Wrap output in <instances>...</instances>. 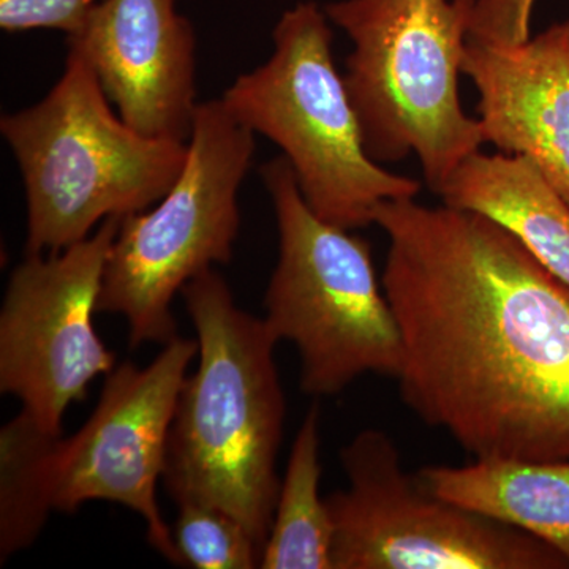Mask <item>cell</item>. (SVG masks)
<instances>
[{
  "instance_id": "cell-1",
  "label": "cell",
  "mask_w": 569,
  "mask_h": 569,
  "mask_svg": "<svg viewBox=\"0 0 569 569\" xmlns=\"http://www.w3.org/2000/svg\"><path fill=\"white\" fill-rule=\"evenodd\" d=\"M400 396L475 460H569V287L482 213L383 201Z\"/></svg>"
},
{
  "instance_id": "cell-2",
  "label": "cell",
  "mask_w": 569,
  "mask_h": 569,
  "mask_svg": "<svg viewBox=\"0 0 569 569\" xmlns=\"http://www.w3.org/2000/svg\"><path fill=\"white\" fill-rule=\"evenodd\" d=\"M198 367L187 376L168 440L163 482L174 503L200 501L242 523L263 552L280 481L287 402L277 339L236 305L222 276L201 272L181 291Z\"/></svg>"
},
{
  "instance_id": "cell-3",
  "label": "cell",
  "mask_w": 569,
  "mask_h": 569,
  "mask_svg": "<svg viewBox=\"0 0 569 569\" xmlns=\"http://www.w3.org/2000/svg\"><path fill=\"white\" fill-rule=\"evenodd\" d=\"M28 201L26 253L61 252L107 219L146 211L178 181L189 142L157 140L112 110L99 78L69 50L43 100L2 116Z\"/></svg>"
},
{
  "instance_id": "cell-4",
  "label": "cell",
  "mask_w": 569,
  "mask_h": 569,
  "mask_svg": "<svg viewBox=\"0 0 569 569\" xmlns=\"http://www.w3.org/2000/svg\"><path fill=\"white\" fill-rule=\"evenodd\" d=\"M475 0H336L323 7L353 43L348 96L378 163L418 157L438 194L449 176L485 144L481 123L459 97Z\"/></svg>"
},
{
  "instance_id": "cell-5",
  "label": "cell",
  "mask_w": 569,
  "mask_h": 569,
  "mask_svg": "<svg viewBox=\"0 0 569 569\" xmlns=\"http://www.w3.org/2000/svg\"><path fill=\"white\" fill-rule=\"evenodd\" d=\"M271 58L220 99L238 121L282 149L309 208L343 230L373 223L383 201L417 198L421 182L385 170L366 151L323 7L299 2L277 22Z\"/></svg>"
},
{
  "instance_id": "cell-6",
  "label": "cell",
  "mask_w": 569,
  "mask_h": 569,
  "mask_svg": "<svg viewBox=\"0 0 569 569\" xmlns=\"http://www.w3.org/2000/svg\"><path fill=\"white\" fill-rule=\"evenodd\" d=\"M260 174L279 228L264 321L277 342L298 350L302 391L329 397L370 373L397 378L402 340L369 241L321 220L283 156Z\"/></svg>"
},
{
  "instance_id": "cell-7",
  "label": "cell",
  "mask_w": 569,
  "mask_h": 569,
  "mask_svg": "<svg viewBox=\"0 0 569 569\" xmlns=\"http://www.w3.org/2000/svg\"><path fill=\"white\" fill-rule=\"evenodd\" d=\"M253 153L254 133L222 99L201 102L178 181L151 208L122 217L99 312L126 318L130 347L173 340L176 295L213 264L230 263L241 227L239 189Z\"/></svg>"
},
{
  "instance_id": "cell-8",
  "label": "cell",
  "mask_w": 569,
  "mask_h": 569,
  "mask_svg": "<svg viewBox=\"0 0 569 569\" xmlns=\"http://www.w3.org/2000/svg\"><path fill=\"white\" fill-rule=\"evenodd\" d=\"M347 489L326 497L332 569H563L546 542L432 492L383 430L342 448Z\"/></svg>"
},
{
  "instance_id": "cell-9",
  "label": "cell",
  "mask_w": 569,
  "mask_h": 569,
  "mask_svg": "<svg viewBox=\"0 0 569 569\" xmlns=\"http://www.w3.org/2000/svg\"><path fill=\"white\" fill-rule=\"evenodd\" d=\"M122 217L61 252L26 253L0 309V391L17 397L48 432L62 436L69 407L116 367L93 326L104 264Z\"/></svg>"
},
{
  "instance_id": "cell-10",
  "label": "cell",
  "mask_w": 569,
  "mask_h": 569,
  "mask_svg": "<svg viewBox=\"0 0 569 569\" xmlns=\"http://www.w3.org/2000/svg\"><path fill=\"white\" fill-rule=\"evenodd\" d=\"M197 355V339L176 336L144 369L127 361L104 376L91 418L52 451L54 511L73 515L89 501L122 505L144 520L149 545L170 563L182 565L157 486L167 466L179 392Z\"/></svg>"
},
{
  "instance_id": "cell-11",
  "label": "cell",
  "mask_w": 569,
  "mask_h": 569,
  "mask_svg": "<svg viewBox=\"0 0 569 569\" xmlns=\"http://www.w3.org/2000/svg\"><path fill=\"white\" fill-rule=\"evenodd\" d=\"M67 41L132 129L189 142L200 104L197 36L176 0H100Z\"/></svg>"
},
{
  "instance_id": "cell-12",
  "label": "cell",
  "mask_w": 569,
  "mask_h": 569,
  "mask_svg": "<svg viewBox=\"0 0 569 569\" xmlns=\"http://www.w3.org/2000/svg\"><path fill=\"white\" fill-rule=\"evenodd\" d=\"M485 142L529 157L569 203V20L519 44L467 40Z\"/></svg>"
},
{
  "instance_id": "cell-13",
  "label": "cell",
  "mask_w": 569,
  "mask_h": 569,
  "mask_svg": "<svg viewBox=\"0 0 569 569\" xmlns=\"http://www.w3.org/2000/svg\"><path fill=\"white\" fill-rule=\"evenodd\" d=\"M438 197L489 217L569 287V203L529 157L471 153Z\"/></svg>"
},
{
  "instance_id": "cell-14",
  "label": "cell",
  "mask_w": 569,
  "mask_h": 569,
  "mask_svg": "<svg viewBox=\"0 0 569 569\" xmlns=\"http://www.w3.org/2000/svg\"><path fill=\"white\" fill-rule=\"evenodd\" d=\"M418 475L437 496L526 531L569 565V460H475L425 467Z\"/></svg>"
},
{
  "instance_id": "cell-15",
  "label": "cell",
  "mask_w": 569,
  "mask_h": 569,
  "mask_svg": "<svg viewBox=\"0 0 569 569\" xmlns=\"http://www.w3.org/2000/svg\"><path fill=\"white\" fill-rule=\"evenodd\" d=\"M320 479V411L313 406L291 447L260 568L332 569L335 527Z\"/></svg>"
},
{
  "instance_id": "cell-16",
  "label": "cell",
  "mask_w": 569,
  "mask_h": 569,
  "mask_svg": "<svg viewBox=\"0 0 569 569\" xmlns=\"http://www.w3.org/2000/svg\"><path fill=\"white\" fill-rule=\"evenodd\" d=\"M62 436L22 410L0 430V561L31 548L52 508L50 460Z\"/></svg>"
},
{
  "instance_id": "cell-17",
  "label": "cell",
  "mask_w": 569,
  "mask_h": 569,
  "mask_svg": "<svg viewBox=\"0 0 569 569\" xmlns=\"http://www.w3.org/2000/svg\"><path fill=\"white\" fill-rule=\"evenodd\" d=\"M173 526L182 567L252 569L260 567L261 550L249 531L222 509L200 501H181Z\"/></svg>"
},
{
  "instance_id": "cell-18",
  "label": "cell",
  "mask_w": 569,
  "mask_h": 569,
  "mask_svg": "<svg viewBox=\"0 0 569 569\" xmlns=\"http://www.w3.org/2000/svg\"><path fill=\"white\" fill-rule=\"evenodd\" d=\"M100 0H0V29L9 33L61 31L67 37L81 28Z\"/></svg>"
},
{
  "instance_id": "cell-19",
  "label": "cell",
  "mask_w": 569,
  "mask_h": 569,
  "mask_svg": "<svg viewBox=\"0 0 569 569\" xmlns=\"http://www.w3.org/2000/svg\"><path fill=\"white\" fill-rule=\"evenodd\" d=\"M537 0H475L468 39L492 44H519L530 39Z\"/></svg>"
}]
</instances>
